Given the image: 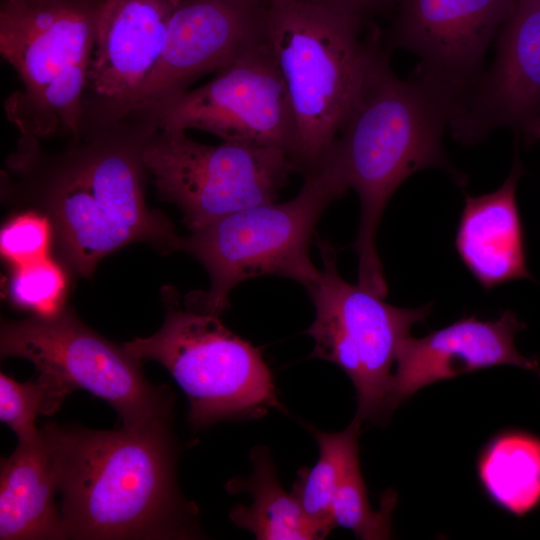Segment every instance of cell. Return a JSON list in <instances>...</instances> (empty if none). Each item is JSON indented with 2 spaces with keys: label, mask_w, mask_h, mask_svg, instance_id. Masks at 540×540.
I'll return each instance as SVG.
<instances>
[{
  "label": "cell",
  "mask_w": 540,
  "mask_h": 540,
  "mask_svg": "<svg viewBox=\"0 0 540 540\" xmlns=\"http://www.w3.org/2000/svg\"><path fill=\"white\" fill-rule=\"evenodd\" d=\"M316 238L322 267L307 289L315 308L307 329L314 340L310 356L334 363L350 378L357 394V420L381 422L391 414L392 367L399 343L414 324L426 319L431 304L397 307L347 282L337 269V249Z\"/></svg>",
  "instance_id": "ba28073f"
},
{
  "label": "cell",
  "mask_w": 540,
  "mask_h": 540,
  "mask_svg": "<svg viewBox=\"0 0 540 540\" xmlns=\"http://www.w3.org/2000/svg\"><path fill=\"white\" fill-rule=\"evenodd\" d=\"M523 171L515 159L510 174L497 190L465 198L454 245L464 266L485 290L518 279L533 280L516 201V187Z\"/></svg>",
  "instance_id": "e0dca14e"
},
{
  "label": "cell",
  "mask_w": 540,
  "mask_h": 540,
  "mask_svg": "<svg viewBox=\"0 0 540 540\" xmlns=\"http://www.w3.org/2000/svg\"><path fill=\"white\" fill-rule=\"evenodd\" d=\"M391 44L420 57L422 76L455 96L477 77L489 43L517 0H395Z\"/></svg>",
  "instance_id": "5bb4252c"
},
{
  "label": "cell",
  "mask_w": 540,
  "mask_h": 540,
  "mask_svg": "<svg viewBox=\"0 0 540 540\" xmlns=\"http://www.w3.org/2000/svg\"><path fill=\"white\" fill-rule=\"evenodd\" d=\"M144 165L159 197L176 205L194 231L230 213L276 202L297 168L282 149L223 142L206 145L186 131L158 128Z\"/></svg>",
  "instance_id": "9c48e42d"
},
{
  "label": "cell",
  "mask_w": 540,
  "mask_h": 540,
  "mask_svg": "<svg viewBox=\"0 0 540 540\" xmlns=\"http://www.w3.org/2000/svg\"><path fill=\"white\" fill-rule=\"evenodd\" d=\"M12 270L8 294L15 306L41 318L56 316L67 307L69 279L59 262L49 256Z\"/></svg>",
  "instance_id": "cb8c5ba5"
},
{
  "label": "cell",
  "mask_w": 540,
  "mask_h": 540,
  "mask_svg": "<svg viewBox=\"0 0 540 540\" xmlns=\"http://www.w3.org/2000/svg\"><path fill=\"white\" fill-rule=\"evenodd\" d=\"M250 459L252 473L227 484L230 493H248L252 498L250 506L238 504L230 510L231 521L260 540L323 539L297 498L280 485L269 450L254 447Z\"/></svg>",
  "instance_id": "d6986e66"
},
{
  "label": "cell",
  "mask_w": 540,
  "mask_h": 540,
  "mask_svg": "<svg viewBox=\"0 0 540 540\" xmlns=\"http://www.w3.org/2000/svg\"><path fill=\"white\" fill-rule=\"evenodd\" d=\"M164 299L161 328L123 347L139 361H156L169 371L188 399L192 427L257 418L281 407L258 348L229 330L221 316L186 305L173 288H165Z\"/></svg>",
  "instance_id": "52a82bcc"
},
{
  "label": "cell",
  "mask_w": 540,
  "mask_h": 540,
  "mask_svg": "<svg viewBox=\"0 0 540 540\" xmlns=\"http://www.w3.org/2000/svg\"><path fill=\"white\" fill-rule=\"evenodd\" d=\"M525 327L514 312L506 310L496 320L469 316L421 338L405 337L396 352L390 411L418 390L462 374L502 365L537 372L539 360L515 347V336Z\"/></svg>",
  "instance_id": "9a60e30c"
},
{
  "label": "cell",
  "mask_w": 540,
  "mask_h": 540,
  "mask_svg": "<svg viewBox=\"0 0 540 540\" xmlns=\"http://www.w3.org/2000/svg\"><path fill=\"white\" fill-rule=\"evenodd\" d=\"M459 107L452 94L423 77L398 78L378 32H372L357 97L325 158L346 188L359 196L360 221L353 244L358 284L380 297L388 293L376 247L384 209L398 187L419 170L441 167L459 179L442 147L445 126Z\"/></svg>",
  "instance_id": "3957f363"
},
{
  "label": "cell",
  "mask_w": 540,
  "mask_h": 540,
  "mask_svg": "<svg viewBox=\"0 0 540 540\" xmlns=\"http://www.w3.org/2000/svg\"><path fill=\"white\" fill-rule=\"evenodd\" d=\"M537 374L540 377V368L537 370Z\"/></svg>",
  "instance_id": "f1b7e54d"
},
{
  "label": "cell",
  "mask_w": 540,
  "mask_h": 540,
  "mask_svg": "<svg viewBox=\"0 0 540 540\" xmlns=\"http://www.w3.org/2000/svg\"><path fill=\"white\" fill-rule=\"evenodd\" d=\"M395 503V494L388 491L382 497L380 509L374 511L371 508L358 457L349 464L337 486L332 516L336 526L352 531L359 539H388Z\"/></svg>",
  "instance_id": "603a6c76"
},
{
  "label": "cell",
  "mask_w": 540,
  "mask_h": 540,
  "mask_svg": "<svg viewBox=\"0 0 540 540\" xmlns=\"http://www.w3.org/2000/svg\"><path fill=\"white\" fill-rule=\"evenodd\" d=\"M87 1H91V2H100L101 0H87Z\"/></svg>",
  "instance_id": "83f0119b"
},
{
  "label": "cell",
  "mask_w": 540,
  "mask_h": 540,
  "mask_svg": "<svg viewBox=\"0 0 540 540\" xmlns=\"http://www.w3.org/2000/svg\"><path fill=\"white\" fill-rule=\"evenodd\" d=\"M360 18L314 0H266L265 38L286 86L300 172L317 170L357 97L367 42Z\"/></svg>",
  "instance_id": "277c9868"
},
{
  "label": "cell",
  "mask_w": 540,
  "mask_h": 540,
  "mask_svg": "<svg viewBox=\"0 0 540 540\" xmlns=\"http://www.w3.org/2000/svg\"><path fill=\"white\" fill-rule=\"evenodd\" d=\"M266 0H181L134 109H152L265 39Z\"/></svg>",
  "instance_id": "4fadbf2b"
},
{
  "label": "cell",
  "mask_w": 540,
  "mask_h": 540,
  "mask_svg": "<svg viewBox=\"0 0 540 540\" xmlns=\"http://www.w3.org/2000/svg\"><path fill=\"white\" fill-rule=\"evenodd\" d=\"M180 1L99 2L79 137L110 127L134 110Z\"/></svg>",
  "instance_id": "7c38bea8"
},
{
  "label": "cell",
  "mask_w": 540,
  "mask_h": 540,
  "mask_svg": "<svg viewBox=\"0 0 540 540\" xmlns=\"http://www.w3.org/2000/svg\"><path fill=\"white\" fill-rule=\"evenodd\" d=\"M170 418L118 430L48 423L67 538L187 539L197 508L180 494Z\"/></svg>",
  "instance_id": "7a4b0ae2"
},
{
  "label": "cell",
  "mask_w": 540,
  "mask_h": 540,
  "mask_svg": "<svg viewBox=\"0 0 540 540\" xmlns=\"http://www.w3.org/2000/svg\"><path fill=\"white\" fill-rule=\"evenodd\" d=\"M347 190L325 158L305 176L294 198L230 213L182 237L180 251L194 256L210 277L209 288L186 294L184 303L221 316L237 285L265 275L289 278L310 288L320 276L309 251L316 225L323 211Z\"/></svg>",
  "instance_id": "5b68a950"
},
{
  "label": "cell",
  "mask_w": 540,
  "mask_h": 540,
  "mask_svg": "<svg viewBox=\"0 0 540 540\" xmlns=\"http://www.w3.org/2000/svg\"><path fill=\"white\" fill-rule=\"evenodd\" d=\"M477 475L487 497L522 517L540 505V437L524 430L498 433L483 447Z\"/></svg>",
  "instance_id": "ffe728a7"
},
{
  "label": "cell",
  "mask_w": 540,
  "mask_h": 540,
  "mask_svg": "<svg viewBox=\"0 0 540 540\" xmlns=\"http://www.w3.org/2000/svg\"><path fill=\"white\" fill-rule=\"evenodd\" d=\"M54 241L50 219L37 210L23 209L3 225L0 249L4 259L17 267L49 257Z\"/></svg>",
  "instance_id": "d4e9b609"
},
{
  "label": "cell",
  "mask_w": 540,
  "mask_h": 540,
  "mask_svg": "<svg viewBox=\"0 0 540 540\" xmlns=\"http://www.w3.org/2000/svg\"><path fill=\"white\" fill-rule=\"evenodd\" d=\"M98 4L1 0L0 53L21 81L4 111L20 134L79 137Z\"/></svg>",
  "instance_id": "8992f818"
},
{
  "label": "cell",
  "mask_w": 540,
  "mask_h": 540,
  "mask_svg": "<svg viewBox=\"0 0 540 540\" xmlns=\"http://www.w3.org/2000/svg\"><path fill=\"white\" fill-rule=\"evenodd\" d=\"M0 354L29 360L70 392L82 388L100 397L125 427L171 417V390L148 382L141 361L89 328L68 307L53 317L3 320Z\"/></svg>",
  "instance_id": "30bf717a"
},
{
  "label": "cell",
  "mask_w": 540,
  "mask_h": 540,
  "mask_svg": "<svg viewBox=\"0 0 540 540\" xmlns=\"http://www.w3.org/2000/svg\"><path fill=\"white\" fill-rule=\"evenodd\" d=\"M158 128L156 112L134 109L110 127L70 138L60 152L20 134L2 172V197L50 219L58 252L79 277L134 242L180 251L173 223L144 198V149Z\"/></svg>",
  "instance_id": "6da1fadb"
},
{
  "label": "cell",
  "mask_w": 540,
  "mask_h": 540,
  "mask_svg": "<svg viewBox=\"0 0 540 540\" xmlns=\"http://www.w3.org/2000/svg\"><path fill=\"white\" fill-rule=\"evenodd\" d=\"M540 112V0H517L500 28L495 61L451 121L474 143L499 126H525Z\"/></svg>",
  "instance_id": "2e32d148"
},
{
  "label": "cell",
  "mask_w": 540,
  "mask_h": 540,
  "mask_svg": "<svg viewBox=\"0 0 540 540\" xmlns=\"http://www.w3.org/2000/svg\"><path fill=\"white\" fill-rule=\"evenodd\" d=\"M360 426L356 418L340 432H324L307 425L317 442L319 458L312 468L298 472L291 493L323 539L336 527L332 503L337 486L349 464L359 457Z\"/></svg>",
  "instance_id": "44dd1931"
},
{
  "label": "cell",
  "mask_w": 540,
  "mask_h": 540,
  "mask_svg": "<svg viewBox=\"0 0 540 540\" xmlns=\"http://www.w3.org/2000/svg\"><path fill=\"white\" fill-rule=\"evenodd\" d=\"M71 393L50 376L40 373L37 379L17 382L0 374V420L17 435L19 442H31L41 436L36 427L38 415L56 412Z\"/></svg>",
  "instance_id": "7402d4cb"
},
{
  "label": "cell",
  "mask_w": 540,
  "mask_h": 540,
  "mask_svg": "<svg viewBox=\"0 0 540 540\" xmlns=\"http://www.w3.org/2000/svg\"><path fill=\"white\" fill-rule=\"evenodd\" d=\"M532 139L540 140V112L525 126Z\"/></svg>",
  "instance_id": "4316f807"
},
{
  "label": "cell",
  "mask_w": 540,
  "mask_h": 540,
  "mask_svg": "<svg viewBox=\"0 0 540 540\" xmlns=\"http://www.w3.org/2000/svg\"><path fill=\"white\" fill-rule=\"evenodd\" d=\"M58 493L48 445L41 436L18 442L1 458L0 539H65L66 529L55 503Z\"/></svg>",
  "instance_id": "ac0fdd59"
},
{
  "label": "cell",
  "mask_w": 540,
  "mask_h": 540,
  "mask_svg": "<svg viewBox=\"0 0 540 540\" xmlns=\"http://www.w3.org/2000/svg\"><path fill=\"white\" fill-rule=\"evenodd\" d=\"M217 73L205 85L158 107L155 111L159 128L197 129L223 142L275 147L293 161L296 122L266 38Z\"/></svg>",
  "instance_id": "8fae6325"
},
{
  "label": "cell",
  "mask_w": 540,
  "mask_h": 540,
  "mask_svg": "<svg viewBox=\"0 0 540 540\" xmlns=\"http://www.w3.org/2000/svg\"><path fill=\"white\" fill-rule=\"evenodd\" d=\"M336 11L362 19L395 0H314Z\"/></svg>",
  "instance_id": "484cf974"
}]
</instances>
